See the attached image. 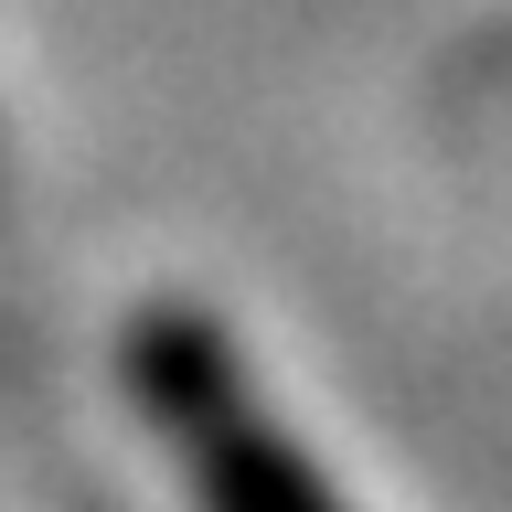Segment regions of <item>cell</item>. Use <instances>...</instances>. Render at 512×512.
I'll list each match as a JSON object with an SVG mask.
<instances>
[{
    "label": "cell",
    "mask_w": 512,
    "mask_h": 512,
    "mask_svg": "<svg viewBox=\"0 0 512 512\" xmlns=\"http://www.w3.org/2000/svg\"><path fill=\"white\" fill-rule=\"evenodd\" d=\"M128 384H139L160 448L192 470L203 512H342L320 491V470L288 448V427L267 416V395L235 374V352L192 310H150L128 331Z\"/></svg>",
    "instance_id": "1"
}]
</instances>
